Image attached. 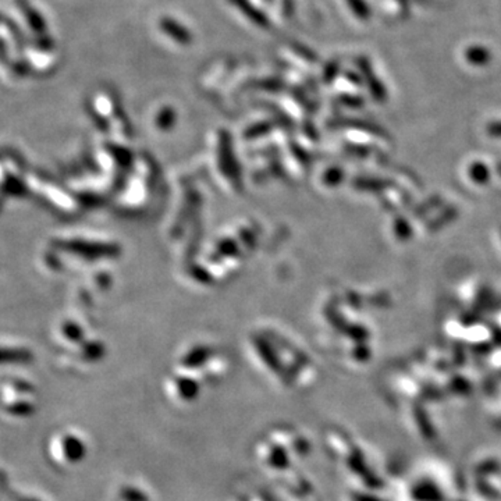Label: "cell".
I'll use <instances>...</instances> for the list:
<instances>
[{
  "label": "cell",
  "mask_w": 501,
  "mask_h": 501,
  "mask_svg": "<svg viewBox=\"0 0 501 501\" xmlns=\"http://www.w3.org/2000/svg\"><path fill=\"white\" fill-rule=\"evenodd\" d=\"M25 354L24 351H10V349H0V361H24Z\"/></svg>",
  "instance_id": "1"
}]
</instances>
